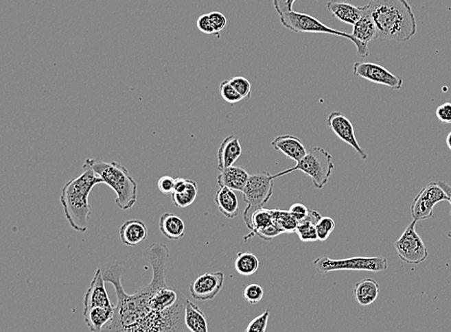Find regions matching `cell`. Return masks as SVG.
Masks as SVG:
<instances>
[{"instance_id": "cell-1", "label": "cell", "mask_w": 451, "mask_h": 332, "mask_svg": "<svg viewBox=\"0 0 451 332\" xmlns=\"http://www.w3.org/2000/svg\"><path fill=\"white\" fill-rule=\"evenodd\" d=\"M170 256L169 248L162 243H153L146 250L143 257L152 268V278L131 295L122 285V261L100 267L105 281L114 286L117 300L114 318L100 332H189L185 324L188 299L167 283Z\"/></svg>"}, {"instance_id": "cell-2", "label": "cell", "mask_w": 451, "mask_h": 332, "mask_svg": "<svg viewBox=\"0 0 451 332\" xmlns=\"http://www.w3.org/2000/svg\"><path fill=\"white\" fill-rule=\"evenodd\" d=\"M368 11L381 42L406 43L417 34V19L407 0H371Z\"/></svg>"}, {"instance_id": "cell-3", "label": "cell", "mask_w": 451, "mask_h": 332, "mask_svg": "<svg viewBox=\"0 0 451 332\" xmlns=\"http://www.w3.org/2000/svg\"><path fill=\"white\" fill-rule=\"evenodd\" d=\"M100 184H103L102 180L93 170L86 168L82 174L69 180L62 187L60 202L69 226L76 232H87L89 219L92 215L89 196L93 187Z\"/></svg>"}, {"instance_id": "cell-4", "label": "cell", "mask_w": 451, "mask_h": 332, "mask_svg": "<svg viewBox=\"0 0 451 332\" xmlns=\"http://www.w3.org/2000/svg\"><path fill=\"white\" fill-rule=\"evenodd\" d=\"M83 168L93 170L103 184L114 190L117 195L115 203L122 211H128L135 206L138 199V184L126 166L117 162H104L100 158H88Z\"/></svg>"}, {"instance_id": "cell-5", "label": "cell", "mask_w": 451, "mask_h": 332, "mask_svg": "<svg viewBox=\"0 0 451 332\" xmlns=\"http://www.w3.org/2000/svg\"><path fill=\"white\" fill-rule=\"evenodd\" d=\"M334 168L332 155L323 148L314 147L310 152L307 153L301 162L297 163L296 166L283 170L277 174L273 175L272 177L275 180L294 171H301L311 178L316 189H323L327 184Z\"/></svg>"}, {"instance_id": "cell-6", "label": "cell", "mask_w": 451, "mask_h": 332, "mask_svg": "<svg viewBox=\"0 0 451 332\" xmlns=\"http://www.w3.org/2000/svg\"><path fill=\"white\" fill-rule=\"evenodd\" d=\"M280 23L285 28L289 29L296 33H323L329 35L339 36L351 40L357 48V52L360 57L366 58L369 55V47H365L361 43L355 40L351 34L343 32V31L335 30V29L326 26L320 21L304 13L297 12H289L279 16Z\"/></svg>"}, {"instance_id": "cell-7", "label": "cell", "mask_w": 451, "mask_h": 332, "mask_svg": "<svg viewBox=\"0 0 451 332\" xmlns=\"http://www.w3.org/2000/svg\"><path fill=\"white\" fill-rule=\"evenodd\" d=\"M272 176L267 171L251 175L242 192L244 201L246 204V208L244 211V221L248 228L251 227L253 213L264 209V206L272 198L275 187V180Z\"/></svg>"}, {"instance_id": "cell-8", "label": "cell", "mask_w": 451, "mask_h": 332, "mask_svg": "<svg viewBox=\"0 0 451 332\" xmlns=\"http://www.w3.org/2000/svg\"><path fill=\"white\" fill-rule=\"evenodd\" d=\"M319 274H327L334 271L385 272L388 269L387 259L383 257H356L345 259H332L321 257L313 262Z\"/></svg>"}, {"instance_id": "cell-9", "label": "cell", "mask_w": 451, "mask_h": 332, "mask_svg": "<svg viewBox=\"0 0 451 332\" xmlns=\"http://www.w3.org/2000/svg\"><path fill=\"white\" fill-rule=\"evenodd\" d=\"M416 220H413L408 225L402 237L395 242L397 256L400 261L411 265H417L426 261L429 256L428 250L421 239V235L416 232Z\"/></svg>"}, {"instance_id": "cell-10", "label": "cell", "mask_w": 451, "mask_h": 332, "mask_svg": "<svg viewBox=\"0 0 451 332\" xmlns=\"http://www.w3.org/2000/svg\"><path fill=\"white\" fill-rule=\"evenodd\" d=\"M448 201V196L438 182L426 185L417 195L411 206L413 220L421 221L432 218L434 206L440 202Z\"/></svg>"}, {"instance_id": "cell-11", "label": "cell", "mask_w": 451, "mask_h": 332, "mask_svg": "<svg viewBox=\"0 0 451 332\" xmlns=\"http://www.w3.org/2000/svg\"><path fill=\"white\" fill-rule=\"evenodd\" d=\"M354 74L371 83L387 86L392 90L400 91L403 86L402 77L395 75L385 67L374 62H355Z\"/></svg>"}, {"instance_id": "cell-12", "label": "cell", "mask_w": 451, "mask_h": 332, "mask_svg": "<svg viewBox=\"0 0 451 332\" xmlns=\"http://www.w3.org/2000/svg\"><path fill=\"white\" fill-rule=\"evenodd\" d=\"M225 276L222 272L205 273L199 276L189 285V293L194 299L210 300L215 299L224 285Z\"/></svg>"}, {"instance_id": "cell-13", "label": "cell", "mask_w": 451, "mask_h": 332, "mask_svg": "<svg viewBox=\"0 0 451 332\" xmlns=\"http://www.w3.org/2000/svg\"><path fill=\"white\" fill-rule=\"evenodd\" d=\"M327 124L340 141L349 144L356 151L362 160L368 158V154L361 147L356 139L354 125L344 114L340 112H331L327 117Z\"/></svg>"}, {"instance_id": "cell-14", "label": "cell", "mask_w": 451, "mask_h": 332, "mask_svg": "<svg viewBox=\"0 0 451 332\" xmlns=\"http://www.w3.org/2000/svg\"><path fill=\"white\" fill-rule=\"evenodd\" d=\"M105 283L106 281L103 278L102 269L98 268L91 281L87 292L84 296L83 311H88L95 307H109V309L116 307V305L113 304L109 299Z\"/></svg>"}, {"instance_id": "cell-15", "label": "cell", "mask_w": 451, "mask_h": 332, "mask_svg": "<svg viewBox=\"0 0 451 332\" xmlns=\"http://www.w3.org/2000/svg\"><path fill=\"white\" fill-rule=\"evenodd\" d=\"M275 150L284 154L286 157L291 158L294 162H301L302 158L307 155L305 146L301 139L292 134H283L273 139L270 143Z\"/></svg>"}, {"instance_id": "cell-16", "label": "cell", "mask_w": 451, "mask_h": 332, "mask_svg": "<svg viewBox=\"0 0 451 332\" xmlns=\"http://www.w3.org/2000/svg\"><path fill=\"white\" fill-rule=\"evenodd\" d=\"M198 194V185L196 180L177 178L175 179L174 193L172 196V203L176 208H187L193 204Z\"/></svg>"}, {"instance_id": "cell-17", "label": "cell", "mask_w": 451, "mask_h": 332, "mask_svg": "<svg viewBox=\"0 0 451 332\" xmlns=\"http://www.w3.org/2000/svg\"><path fill=\"white\" fill-rule=\"evenodd\" d=\"M243 153L238 137L231 134L223 139L218 151V169L222 171L233 166Z\"/></svg>"}, {"instance_id": "cell-18", "label": "cell", "mask_w": 451, "mask_h": 332, "mask_svg": "<svg viewBox=\"0 0 451 332\" xmlns=\"http://www.w3.org/2000/svg\"><path fill=\"white\" fill-rule=\"evenodd\" d=\"M326 5H327L328 11L330 12L332 16L342 23L352 26L358 23L367 10V5L355 6V5L337 1V0H332Z\"/></svg>"}, {"instance_id": "cell-19", "label": "cell", "mask_w": 451, "mask_h": 332, "mask_svg": "<svg viewBox=\"0 0 451 332\" xmlns=\"http://www.w3.org/2000/svg\"><path fill=\"white\" fill-rule=\"evenodd\" d=\"M148 237V227L145 222L139 219L127 220L119 228V237L126 246L135 247L145 241Z\"/></svg>"}, {"instance_id": "cell-20", "label": "cell", "mask_w": 451, "mask_h": 332, "mask_svg": "<svg viewBox=\"0 0 451 332\" xmlns=\"http://www.w3.org/2000/svg\"><path fill=\"white\" fill-rule=\"evenodd\" d=\"M249 177L248 171L242 166H230L227 169L220 171L218 175V185L220 187H229L232 190L243 192L248 184Z\"/></svg>"}, {"instance_id": "cell-21", "label": "cell", "mask_w": 451, "mask_h": 332, "mask_svg": "<svg viewBox=\"0 0 451 332\" xmlns=\"http://www.w3.org/2000/svg\"><path fill=\"white\" fill-rule=\"evenodd\" d=\"M218 211L224 217L234 219L239 214V201L234 190L229 187H220L213 198Z\"/></svg>"}, {"instance_id": "cell-22", "label": "cell", "mask_w": 451, "mask_h": 332, "mask_svg": "<svg viewBox=\"0 0 451 332\" xmlns=\"http://www.w3.org/2000/svg\"><path fill=\"white\" fill-rule=\"evenodd\" d=\"M379 292H380V285L373 278H364L354 285V298L361 307L373 305L378 300Z\"/></svg>"}, {"instance_id": "cell-23", "label": "cell", "mask_w": 451, "mask_h": 332, "mask_svg": "<svg viewBox=\"0 0 451 332\" xmlns=\"http://www.w3.org/2000/svg\"><path fill=\"white\" fill-rule=\"evenodd\" d=\"M115 309L116 307H113V309L95 307L88 311H83L84 321L91 331H102L114 318Z\"/></svg>"}, {"instance_id": "cell-24", "label": "cell", "mask_w": 451, "mask_h": 332, "mask_svg": "<svg viewBox=\"0 0 451 332\" xmlns=\"http://www.w3.org/2000/svg\"><path fill=\"white\" fill-rule=\"evenodd\" d=\"M160 232L167 239L177 241L185 235V223L179 216L174 213L162 214L159 220Z\"/></svg>"}, {"instance_id": "cell-25", "label": "cell", "mask_w": 451, "mask_h": 332, "mask_svg": "<svg viewBox=\"0 0 451 332\" xmlns=\"http://www.w3.org/2000/svg\"><path fill=\"white\" fill-rule=\"evenodd\" d=\"M351 35L365 47H369L368 43L373 40H376L378 32H376L375 24L369 13L368 7L358 23L354 24Z\"/></svg>"}, {"instance_id": "cell-26", "label": "cell", "mask_w": 451, "mask_h": 332, "mask_svg": "<svg viewBox=\"0 0 451 332\" xmlns=\"http://www.w3.org/2000/svg\"><path fill=\"white\" fill-rule=\"evenodd\" d=\"M185 324L191 332H209L208 322L200 307L187 300L185 307Z\"/></svg>"}, {"instance_id": "cell-27", "label": "cell", "mask_w": 451, "mask_h": 332, "mask_svg": "<svg viewBox=\"0 0 451 332\" xmlns=\"http://www.w3.org/2000/svg\"><path fill=\"white\" fill-rule=\"evenodd\" d=\"M323 217L318 211H311L305 220L299 223L297 228V235L301 241L304 243L315 242L318 239L316 224Z\"/></svg>"}, {"instance_id": "cell-28", "label": "cell", "mask_w": 451, "mask_h": 332, "mask_svg": "<svg viewBox=\"0 0 451 332\" xmlns=\"http://www.w3.org/2000/svg\"><path fill=\"white\" fill-rule=\"evenodd\" d=\"M272 224H273V219L270 209H259V211L253 213V217H251V227H249L251 233L246 237H244L242 244L251 239V238L256 237L257 233L264 230V228L270 227Z\"/></svg>"}, {"instance_id": "cell-29", "label": "cell", "mask_w": 451, "mask_h": 332, "mask_svg": "<svg viewBox=\"0 0 451 332\" xmlns=\"http://www.w3.org/2000/svg\"><path fill=\"white\" fill-rule=\"evenodd\" d=\"M260 262L253 252H239L235 261V269L242 276H251L259 269Z\"/></svg>"}, {"instance_id": "cell-30", "label": "cell", "mask_w": 451, "mask_h": 332, "mask_svg": "<svg viewBox=\"0 0 451 332\" xmlns=\"http://www.w3.org/2000/svg\"><path fill=\"white\" fill-rule=\"evenodd\" d=\"M270 211L273 214V223L282 230L283 233L297 232L299 221L292 215L289 211L270 209Z\"/></svg>"}, {"instance_id": "cell-31", "label": "cell", "mask_w": 451, "mask_h": 332, "mask_svg": "<svg viewBox=\"0 0 451 332\" xmlns=\"http://www.w3.org/2000/svg\"><path fill=\"white\" fill-rule=\"evenodd\" d=\"M220 93L222 99L229 104L234 105L244 99L243 96L235 90L234 86L230 84L229 80H224L220 83Z\"/></svg>"}, {"instance_id": "cell-32", "label": "cell", "mask_w": 451, "mask_h": 332, "mask_svg": "<svg viewBox=\"0 0 451 332\" xmlns=\"http://www.w3.org/2000/svg\"><path fill=\"white\" fill-rule=\"evenodd\" d=\"M316 233H318V239L320 241H326L331 233L334 232L335 222L331 217H321L320 221L316 224Z\"/></svg>"}, {"instance_id": "cell-33", "label": "cell", "mask_w": 451, "mask_h": 332, "mask_svg": "<svg viewBox=\"0 0 451 332\" xmlns=\"http://www.w3.org/2000/svg\"><path fill=\"white\" fill-rule=\"evenodd\" d=\"M264 289L260 285L253 283L246 286L244 291V298L249 305H257L262 300Z\"/></svg>"}, {"instance_id": "cell-34", "label": "cell", "mask_w": 451, "mask_h": 332, "mask_svg": "<svg viewBox=\"0 0 451 332\" xmlns=\"http://www.w3.org/2000/svg\"><path fill=\"white\" fill-rule=\"evenodd\" d=\"M268 319H270V309L266 310L262 314L254 318L244 332H266L268 328Z\"/></svg>"}, {"instance_id": "cell-35", "label": "cell", "mask_w": 451, "mask_h": 332, "mask_svg": "<svg viewBox=\"0 0 451 332\" xmlns=\"http://www.w3.org/2000/svg\"><path fill=\"white\" fill-rule=\"evenodd\" d=\"M229 82L234 86L235 90L243 96L244 99H251V84L248 79L244 78V77L237 76L230 79Z\"/></svg>"}, {"instance_id": "cell-36", "label": "cell", "mask_w": 451, "mask_h": 332, "mask_svg": "<svg viewBox=\"0 0 451 332\" xmlns=\"http://www.w3.org/2000/svg\"><path fill=\"white\" fill-rule=\"evenodd\" d=\"M209 16H210L211 23H212L213 30H215L216 36L220 37V33L227 27V18H225L224 14L220 13V12H212V13L209 14Z\"/></svg>"}, {"instance_id": "cell-37", "label": "cell", "mask_w": 451, "mask_h": 332, "mask_svg": "<svg viewBox=\"0 0 451 332\" xmlns=\"http://www.w3.org/2000/svg\"><path fill=\"white\" fill-rule=\"evenodd\" d=\"M157 185L161 193L172 195L174 191L175 179L169 175L163 176L158 180Z\"/></svg>"}, {"instance_id": "cell-38", "label": "cell", "mask_w": 451, "mask_h": 332, "mask_svg": "<svg viewBox=\"0 0 451 332\" xmlns=\"http://www.w3.org/2000/svg\"><path fill=\"white\" fill-rule=\"evenodd\" d=\"M436 117L441 123L451 124V103H443L436 110Z\"/></svg>"}, {"instance_id": "cell-39", "label": "cell", "mask_w": 451, "mask_h": 332, "mask_svg": "<svg viewBox=\"0 0 451 332\" xmlns=\"http://www.w3.org/2000/svg\"><path fill=\"white\" fill-rule=\"evenodd\" d=\"M289 211L299 221V223L305 220L308 217L309 213H310V209L307 208L306 206H304V204L299 203L292 204Z\"/></svg>"}, {"instance_id": "cell-40", "label": "cell", "mask_w": 451, "mask_h": 332, "mask_svg": "<svg viewBox=\"0 0 451 332\" xmlns=\"http://www.w3.org/2000/svg\"><path fill=\"white\" fill-rule=\"evenodd\" d=\"M196 25H198V30L201 31V32L207 34V35H216L209 14H203V16H199Z\"/></svg>"}, {"instance_id": "cell-41", "label": "cell", "mask_w": 451, "mask_h": 332, "mask_svg": "<svg viewBox=\"0 0 451 332\" xmlns=\"http://www.w3.org/2000/svg\"><path fill=\"white\" fill-rule=\"evenodd\" d=\"M294 1L296 0H273V3L278 16H281L283 14L294 11L292 5H294Z\"/></svg>"}, {"instance_id": "cell-42", "label": "cell", "mask_w": 451, "mask_h": 332, "mask_svg": "<svg viewBox=\"0 0 451 332\" xmlns=\"http://www.w3.org/2000/svg\"><path fill=\"white\" fill-rule=\"evenodd\" d=\"M438 185H440L443 191L446 192V195L448 196V202H450L451 206V185H448V182H443V180H438ZM451 216V211H450Z\"/></svg>"}, {"instance_id": "cell-43", "label": "cell", "mask_w": 451, "mask_h": 332, "mask_svg": "<svg viewBox=\"0 0 451 332\" xmlns=\"http://www.w3.org/2000/svg\"><path fill=\"white\" fill-rule=\"evenodd\" d=\"M446 145H448V147L450 148V150L451 151V132L448 134V137H446Z\"/></svg>"}, {"instance_id": "cell-44", "label": "cell", "mask_w": 451, "mask_h": 332, "mask_svg": "<svg viewBox=\"0 0 451 332\" xmlns=\"http://www.w3.org/2000/svg\"><path fill=\"white\" fill-rule=\"evenodd\" d=\"M448 237L450 238L451 239V230H450V232L448 233Z\"/></svg>"}]
</instances>
